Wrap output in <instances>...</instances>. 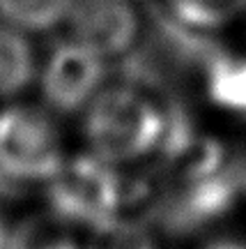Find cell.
<instances>
[{"label":"cell","mask_w":246,"mask_h":249,"mask_svg":"<svg viewBox=\"0 0 246 249\" xmlns=\"http://www.w3.org/2000/svg\"><path fill=\"white\" fill-rule=\"evenodd\" d=\"M202 249H246V240H214V242H207Z\"/></svg>","instance_id":"cell-12"},{"label":"cell","mask_w":246,"mask_h":249,"mask_svg":"<svg viewBox=\"0 0 246 249\" xmlns=\"http://www.w3.org/2000/svg\"><path fill=\"white\" fill-rule=\"evenodd\" d=\"M7 233H9V219L0 210V249H7Z\"/></svg>","instance_id":"cell-13"},{"label":"cell","mask_w":246,"mask_h":249,"mask_svg":"<svg viewBox=\"0 0 246 249\" xmlns=\"http://www.w3.org/2000/svg\"><path fill=\"white\" fill-rule=\"evenodd\" d=\"M76 0H0V18L28 35L60 33Z\"/></svg>","instance_id":"cell-10"},{"label":"cell","mask_w":246,"mask_h":249,"mask_svg":"<svg viewBox=\"0 0 246 249\" xmlns=\"http://www.w3.org/2000/svg\"><path fill=\"white\" fill-rule=\"evenodd\" d=\"M39 60L33 35L0 18V107L26 99L35 90Z\"/></svg>","instance_id":"cell-6"},{"label":"cell","mask_w":246,"mask_h":249,"mask_svg":"<svg viewBox=\"0 0 246 249\" xmlns=\"http://www.w3.org/2000/svg\"><path fill=\"white\" fill-rule=\"evenodd\" d=\"M113 65L71 37L62 35L42 55L35 90L39 102L65 118H79L113 79Z\"/></svg>","instance_id":"cell-4"},{"label":"cell","mask_w":246,"mask_h":249,"mask_svg":"<svg viewBox=\"0 0 246 249\" xmlns=\"http://www.w3.org/2000/svg\"><path fill=\"white\" fill-rule=\"evenodd\" d=\"M138 0H76L62 33L101 55L111 65H120L141 44L148 17Z\"/></svg>","instance_id":"cell-5"},{"label":"cell","mask_w":246,"mask_h":249,"mask_svg":"<svg viewBox=\"0 0 246 249\" xmlns=\"http://www.w3.org/2000/svg\"><path fill=\"white\" fill-rule=\"evenodd\" d=\"M164 17L175 21L177 26L214 35L223 28L232 26L246 14V0H157Z\"/></svg>","instance_id":"cell-9"},{"label":"cell","mask_w":246,"mask_h":249,"mask_svg":"<svg viewBox=\"0 0 246 249\" xmlns=\"http://www.w3.org/2000/svg\"><path fill=\"white\" fill-rule=\"evenodd\" d=\"M85 231L39 205L9 222L7 249H83Z\"/></svg>","instance_id":"cell-7"},{"label":"cell","mask_w":246,"mask_h":249,"mask_svg":"<svg viewBox=\"0 0 246 249\" xmlns=\"http://www.w3.org/2000/svg\"><path fill=\"white\" fill-rule=\"evenodd\" d=\"M69 157L62 118L42 102L0 107V173L18 189H42Z\"/></svg>","instance_id":"cell-3"},{"label":"cell","mask_w":246,"mask_h":249,"mask_svg":"<svg viewBox=\"0 0 246 249\" xmlns=\"http://www.w3.org/2000/svg\"><path fill=\"white\" fill-rule=\"evenodd\" d=\"M83 148L120 169L164 164L194 139L180 102L120 76L79 116Z\"/></svg>","instance_id":"cell-1"},{"label":"cell","mask_w":246,"mask_h":249,"mask_svg":"<svg viewBox=\"0 0 246 249\" xmlns=\"http://www.w3.org/2000/svg\"><path fill=\"white\" fill-rule=\"evenodd\" d=\"M83 249H161L152 224L138 217H120L85 233Z\"/></svg>","instance_id":"cell-11"},{"label":"cell","mask_w":246,"mask_h":249,"mask_svg":"<svg viewBox=\"0 0 246 249\" xmlns=\"http://www.w3.org/2000/svg\"><path fill=\"white\" fill-rule=\"evenodd\" d=\"M200 88L214 108L246 118V55L219 46L200 74Z\"/></svg>","instance_id":"cell-8"},{"label":"cell","mask_w":246,"mask_h":249,"mask_svg":"<svg viewBox=\"0 0 246 249\" xmlns=\"http://www.w3.org/2000/svg\"><path fill=\"white\" fill-rule=\"evenodd\" d=\"M157 182L138 171L120 169L95 152L74 150L39 192L44 205L88 233L120 217L148 210Z\"/></svg>","instance_id":"cell-2"}]
</instances>
